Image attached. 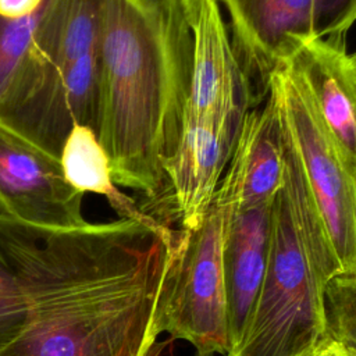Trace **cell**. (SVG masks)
Wrapping results in <instances>:
<instances>
[{"mask_svg":"<svg viewBox=\"0 0 356 356\" xmlns=\"http://www.w3.org/2000/svg\"><path fill=\"white\" fill-rule=\"evenodd\" d=\"M314 356H356V352H353L352 349L328 338L318 348V350L314 353Z\"/></svg>","mask_w":356,"mask_h":356,"instance_id":"cell-19","label":"cell"},{"mask_svg":"<svg viewBox=\"0 0 356 356\" xmlns=\"http://www.w3.org/2000/svg\"><path fill=\"white\" fill-rule=\"evenodd\" d=\"M285 156L273 103L268 97L249 110L222 175L234 191L238 210L271 204L284 181Z\"/></svg>","mask_w":356,"mask_h":356,"instance_id":"cell-10","label":"cell"},{"mask_svg":"<svg viewBox=\"0 0 356 356\" xmlns=\"http://www.w3.org/2000/svg\"><path fill=\"white\" fill-rule=\"evenodd\" d=\"M334 139L356 167V61L324 39L307 42L292 58Z\"/></svg>","mask_w":356,"mask_h":356,"instance_id":"cell-11","label":"cell"},{"mask_svg":"<svg viewBox=\"0 0 356 356\" xmlns=\"http://www.w3.org/2000/svg\"><path fill=\"white\" fill-rule=\"evenodd\" d=\"M241 128L213 117L185 113L178 145L165 165L163 224H177V228L188 231L202 224L227 170Z\"/></svg>","mask_w":356,"mask_h":356,"instance_id":"cell-9","label":"cell"},{"mask_svg":"<svg viewBox=\"0 0 356 356\" xmlns=\"http://www.w3.org/2000/svg\"><path fill=\"white\" fill-rule=\"evenodd\" d=\"M192 38V70L186 111L236 128L257 107L250 82L232 47L218 0H181Z\"/></svg>","mask_w":356,"mask_h":356,"instance_id":"cell-7","label":"cell"},{"mask_svg":"<svg viewBox=\"0 0 356 356\" xmlns=\"http://www.w3.org/2000/svg\"><path fill=\"white\" fill-rule=\"evenodd\" d=\"M67 181L81 193L104 197L118 217H142L139 203L122 193L115 185L108 156L96 132L82 124H75L68 132L60 153Z\"/></svg>","mask_w":356,"mask_h":356,"instance_id":"cell-14","label":"cell"},{"mask_svg":"<svg viewBox=\"0 0 356 356\" xmlns=\"http://www.w3.org/2000/svg\"><path fill=\"white\" fill-rule=\"evenodd\" d=\"M267 97L300 167L342 275L356 277V167L324 124L291 60L275 70Z\"/></svg>","mask_w":356,"mask_h":356,"instance_id":"cell-5","label":"cell"},{"mask_svg":"<svg viewBox=\"0 0 356 356\" xmlns=\"http://www.w3.org/2000/svg\"><path fill=\"white\" fill-rule=\"evenodd\" d=\"M175 235L147 214L53 229L0 213L25 310L0 356H147Z\"/></svg>","mask_w":356,"mask_h":356,"instance_id":"cell-1","label":"cell"},{"mask_svg":"<svg viewBox=\"0 0 356 356\" xmlns=\"http://www.w3.org/2000/svg\"><path fill=\"white\" fill-rule=\"evenodd\" d=\"M44 0H0V17L7 19L26 18L35 14Z\"/></svg>","mask_w":356,"mask_h":356,"instance_id":"cell-18","label":"cell"},{"mask_svg":"<svg viewBox=\"0 0 356 356\" xmlns=\"http://www.w3.org/2000/svg\"><path fill=\"white\" fill-rule=\"evenodd\" d=\"M99 60L96 135L113 179L140 193V210L159 218L192 70V38L181 0H102Z\"/></svg>","mask_w":356,"mask_h":356,"instance_id":"cell-2","label":"cell"},{"mask_svg":"<svg viewBox=\"0 0 356 356\" xmlns=\"http://www.w3.org/2000/svg\"><path fill=\"white\" fill-rule=\"evenodd\" d=\"M324 288L280 189L271 206L260 291L243 335L228 356H314L328 339Z\"/></svg>","mask_w":356,"mask_h":356,"instance_id":"cell-4","label":"cell"},{"mask_svg":"<svg viewBox=\"0 0 356 356\" xmlns=\"http://www.w3.org/2000/svg\"><path fill=\"white\" fill-rule=\"evenodd\" d=\"M24 317L21 289L14 273L0 253V355L19 337Z\"/></svg>","mask_w":356,"mask_h":356,"instance_id":"cell-16","label":"cell"},{"mask_svg":"<svg viewBox=\"0 0 356 356\" xmlns=\"http://www.w3.org/2000/svg\"><path fill=\"white\" fill-rule=\"evenodd\" d=\"M229 15L232 47L256 103L268 95L275 70L316 39L314 0H218Z\"/></svg>","mask_w":356,"mask_h":356,"instance_id":"cell-8","label":"cell"},{"mask_svg":"<svg viewBox=\"0 0 356 356\" xmlns=\"http://www.w3.org/2000/svg\"><path fill=\"white\" fill-rule=\"evenodd\" d=\"M356 22V0H314V32L324 39L345 46L348 31Z\"/></svg>","mask_w":356,"mask_h":356,"instance_id":"cell-17","label":"cell"},{"mask_svg":"<svg viewBox=\"0 0 356 356\" xmlns=\"http://www.w3.org/2000/svg\"><path fill=\"white\" fill-rule=\"evenodd\" d=\"M271 206L236 210L229 225L224 248V278L232 350L243 335L263 281Z\"/></svg>","mask_w":356,"mask_h":356,"instance_id":"cell-12","label":"cell"},{"mask_svg":"<svg viewBox=\"0 0 356 356\" xmlns=\"http://www.w3.org/2000/svg\"><path fill=\"white\" fill-rule=\"evenodd\" d=\"M82 202L58 156L0 122L1 214L40 228H78L88 222Z\"/></svg>","mask_w":356,"mask_h":356,"instance_id":"cell-6","label":"cell"},{"mask_svg":"<svg viewBox=\"0 0 356 356\" xmlns=\"http://www.w3.org/2000/svg\"><path fill=\"white\" fill-rule=\"evenodd\" d=\"M352 56H353V58H355V61H356V51H355Z\"/></svg>","mask_w":356,"mask_h":356,"instance_id":"cell-20","label":"cell"},{"mask_svg":"<svg viewBox=\"0 0 356 356\" xmlns=\"http://www.w3.org/2000/svg\"><path fill=\"white\" fill-rule=\"evenodd\" d=\"M324 313L328 338L356 352V277L337 275L325 285Z\"/></svg>","mask_w":356,"mask_h":356,"instance_id":"cell-15","label":"cell"},{"mask_svg":"<svg viewBox=\"0 0 356 356\" xmlns=\"http://www.w3.org/2000/svg\"><path fill=\"white\" fill-rule=\"evenodd\" d=\"M238 200L220 181L195 229L177 228L156 312V331L189 342L196 356H228L224 248Z\"/></svg>","mask_w":356,"mask_h":356,"instance_id":"cell-3","label":"cell"},{"mask_svg":"<svg viewBox=\"0 0 356 356\" xmlns=\"http://www.w3.org/2000/svg\"><path fill=\"white\" fill-rule=\"evenodd\" d=\"M42 7L26 18L0 17L1 124H7L44 83L46 67L38 44Z\"/></svg>","mask_w":356,"mask_h":356,"instance_id":"cell-13","label":"cell"}]
</instances>
